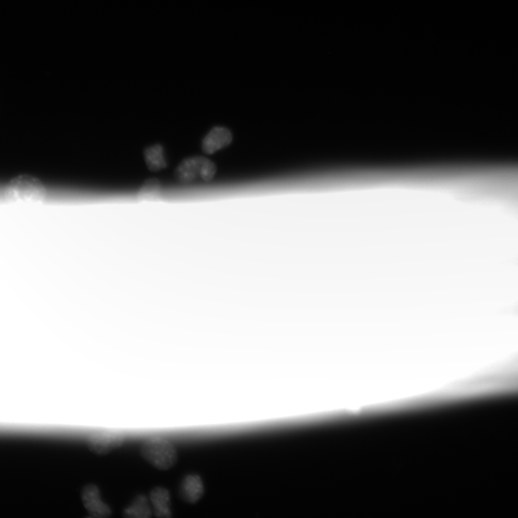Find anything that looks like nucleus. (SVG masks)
Masks as SVG:
<instances>
[{
    "mask_svg": "<svg viewBox=\"0 0 518 518\" xmlns=\"http://www.w3.org/2000/svg\"><path fill=\"white\" fill-rule=\"evenodd\" d=\"M46 189L35 176L21 174L11 180L4 189V196L12 203H41L46 198Z\"/></svg>",
    "mask_w": 518,
    "mask_h": 518,
    "instance_id": "nucleus-1",
    "label": "nucleus"
},
{
    "mask_svg": "<svg viewBox=\"0 0 518 518\" xmlns=\"http://www.w3.org/2000/svg\"><path fill=\"white\" fill-rule=\"evenodd\" d=\"M142 457L160 470H168L177 461L174 446L160 436H153L145 440L141 448Z\"/></svg>",
    "mask_w": 518,
    "mask_h": 518,
    "instance_id": "nucleus-2",
    "label": "nucleus"
},
{
    "mask_svg": "<svg viewBox=\"0 0 518 518\" xmlns=\"http://www.w3.org/2000/svg\"><path fill=\"white\" fill-rule=\"evenodd\" d=\"M217 167L214 161L204 156H191L183 160L175 170L180 181L189 183L197 180L209 181L214 179Z\"/></svg>",
    "mask_w": 518,
    "mask_h": 518,
    "instance_id": "nucleus-3",
    "label": "nucleus"
},
{
    "mask_svg": "<svg viewBox=\"0 0 518 518\" xmlns=\"http://www.w3.org/2000/svg\"><path fill=\"white\" fill-rule=\"evenodd\" d=\"M87 442L91 450L99 455H106L121 446L125 442V436L115 431H99L91 433Z\"/></svg>",
    "mask_w": 518,
    "mask_h": 518,
    "instance_id": "nucleus-4",
    "label": "nucleus"
},
{
    "mask_svg": "<svg viewBox=\"0 0 518 518\" xmlns=\"http://www.w3.org/2000/svg\"><path fill=\"white\" fill-rule=\"evenodd\" d=\"M82 497L90 516L102 518L111 515L110 507L102 500L100 490L96 485H87L83 490Z\"/></svg>",
    "mask_w": 518,
    "mask_h": 518,
    "instance_id": "nucleus-5",
    "label": "nucleus"
},
{
    "mask_svg": "<svg viewBox=\"0 0 518 518\" xmlns=\"http://www.w3.org/2000/svg\"><path fill=\"white\" fill-rule=\"evenodd\" d=\"M233 139L234 136L229 129L217 126L204 138L202 148L205 154H213L228 147Z\"/></svg>",
    "mask_w": 518,
    "mask_h": 518,
    "instance_id": "nucleus-6",
    "label": "nucleus"
},
{
    "mask_svg": "<svg viewBox=\"0 0 518 518\" xmlns=\"http://www.w3.org/2000/svg\"><path fill=\"white\" fill-rule=\"evenodd\" d=\"M205 493V485L202 478L198 475H189L183 480L181 494L187 503L196 504Z\"/></svg>",
    "mask_w": 518,
    "mask_h": 518,
    "instance_id": "nucleus-7",
    "label": "nucleus"
},
{
    "mask_svg": "<svg viewBox=\"0 0 518 518\" xmlns=\"http://www.w3.org/2000/svg\"><path fill=\"white\" fill-rule=\"evenodd\" d=\"M150 498L157 517H172L171 496L168 490L160 487L156 488L151 492Z\"/></svg>",
    "mask_w": 518,
    "mask_h": 518,
    "instance_id": "nucleus-8",
    "label": "nucleus"
},
{
    "mask_svg": "<svg viewBox=\"0 0 518 518\" xmlns=\"http://www.w3.org/2000/svg\"><path fill=\"white\" fill-rule=\"evenodd\" d=\"M144 158L145 163L152 172H158L167 167L165 150L160 144H155L145 149Z\"/></svg>",
    "mask_w": 518,
    "mask_h": 518,
    "instance_id": "nucleus-9",
    "label": "nucleus"
},
{
    "mask_svg": "<svg viewBox=\"0 0 518 518\" xmlns=\"http://www.w3.org/2000/svg\"><path fill=\"white\" fill-rule=\"evenodd\" d=\"M126 517L147 518L152 515L147 497L144 495L138 496L133 503L123 511Z\"/></svg>",
    "mask_w": 518,
    "mask_h": 518,
    "instance_id": "nucleus-10",
    "label": "nucleus"
},
{
    "mask_svg": "<svg viewBox=\"0 0 518 518\" xmlns=\"http://www.w3.org/2000/svg\"><path fill=\"white\" fill-rule=\"evenodd\" d=\"M162 187L157 180L150 179L145 182L137 193V198L140 200H156L160 198Z\"/></svg>",
    "mask_w": 518,
    "mask_h": 518,
    "instance_id": "nucleus-11",
    "label": "nucleus"
}]
</instances>
